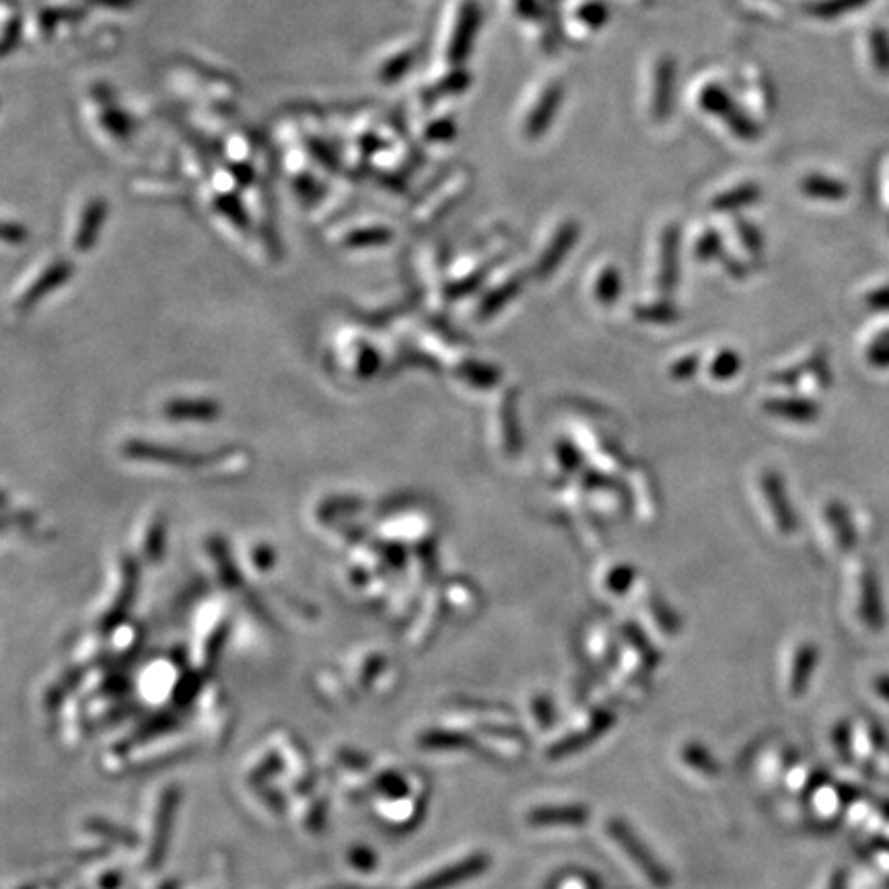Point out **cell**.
Returning a JSON list of instances; mask_svg holds the SVG:
<instances>
[{"mask_svg": "<svg viewBox=\"0 0 889 889\" xmlns=\"http://www.w3.org/2000/svg\"><path fill=\"white\" fill-rule=\"evenodd\" d=\"M764 490H766L768 501H770V505H772V509H774L772 513H776V519H778L780 529H782V531H793V529H795V519H793V513L787 509L785 492H782V486H780L778 478L772 476V474H768V476L764 478Z\"/></svg>", "mask_w": 889, "mask_h": 889, "instance_id": "obj_4", "label": "cell"}, {"mask_svg": "<svg viewBox=\"0 0 889 889\" xmlns=\"http://www.w3.org/2000/svg\"><path fill=\"white\" fill-rule=\"evenodd\" d=\"M801 188H803L805 194H809V196L815 198V200H832V202H838V200H844L846 194H848V188H846L842 182L834 180V177L817 175V173L805 177L803 184H801Z\"/></svg>", "mask_w": 889, "mask_h": 889, "instance_id": "obj_3", "label": "cell"}, {"mask_svg": "<svg viewBox=\"0 0 889 889\" xmlns=\"http://www.w3.org/2000/svg\"><path fill=\"white\" fill-rule=\"evenodd\" d=\"M655 83H657L655 103L661 105V108H665V103L669 101V91H671V66L669 64H661Z\"/></svg>", "mask_w": 889, "mask_h": 889, "instance_id": "obj_13", "label": "cell"}, {"mask_svg": "<svg viewBox=\"0 0 889 889\" xmlns=\"http://www.w3.org/2000/svg\"><path fill=\"white\" fill-rule=\"evenodd\" d=\"M581 19L589 21L591 25H599V23L606 21V9H603V5H597V3H595V5L589 7V13L581 11Z\"/></svg>", "mask_w": 889, "mask_h": 889, "instance_id": "obj_17", "label": "cell"}, {"mask_svg": "<svg viewBox=\"0 0 889 889\" xmlns=\"http://www.w3.org/2000/svg\"><path fill=\"white\" fill-rule=\"evenodd\" d=\"M871 305H875V307H889V289H883V291L875 293L871 297Z\"/></svg>", "mask_w": 889, "mask_h": 889, "instance_id": "obj_18", "label": "cell"}, {"mask_svg": "<svg viewBox=\"0 0 889 889\" xmlns=\"http://www.w3.org/2000/svg\"><path fill=\"white\" fill-rule=\"evenodd\" d=\"M595 291H597V299L601 303H614L616 297H618V291H620V276H618V272L614 268L603 270V274L599 276V282H597Z\"/></svg>", "mask_w": 889, "mask_h": 889, "instance_id": "obj_11", "label": "cell"}, {"mask_svg": "<svg viewBox=\"0 0 889 889\" xmlns=\"http://www.w3.org/2000/svg\"><path fill=\"white\" fill-rule=\"evenodd\" d=\"M614 577L616 579H610V587L614 589V591H624L630 583H632V571L628 566H620L618 571L614 573Z\"/></svg>", "mask_w": 889, "mask_h": 889, "instance_id": "obj_16", "label": "cell"}, {"mask_svg": "<svg viewBox=\"0 0 889 889\" xmlns=\"http://www.w3.org/2000/svg\"><path fill=\"white\" fill-rule=\"evenodd\" d=\"M766 408L770 410V414H778L791 420H811L815 416V408L809 402H799V400L770 402L766 404Z\"/></svg>", "mask_w": 889, "mask_h": 889, "instance_id": "obj_8", "label": "cell"}, {"mask_svg": "<svg viewBox=\"0 0 889 889\" xmlns=\"http://www.w3.org/2000/svg\"><path fill=\"white\" fill-rule=\"evenodd\" d=\"M756 196V188L754 186H739L727 194L721 196V200L717 202V206L721 208H731V206H739V204H748L752 202Z\"/></svg>", "mask_w": 889, "mask_h": 889, "instance_id": "obj_12", "label": "cell"}, {"mask_svg": "<svg viewBox=\"0 0 889 889\" xmlns=\"http://www.w3.org/2000/svg\"><path fill=\"white\" fill-rule=\"evenodd\" d=\"M869 0H826V3H820L813 7V13L822 19H836L840 15H846L850 11H859L863 9Z\"/></svg>", "mask_w": 889, "mask_h": 889, "instance_id": "obj_9", "label": "cell"}, {"mask_svg": "<svg viewBox=\"0 0 889 889\" xmlns=\"http://www.w3.org/2000/svg\"><path fill=\"white\" fill-rule=\"evenodd\" d=\"M573 239H575V227H566V229H562V231L558 233V237L552 241V245H550V250L546 252V256H542L540 270H542L544 274H548V272L558 264V260H562V256L568 252V245L573 243Z\"/></svg>", "mask_w": 889, "mask_h": 889, "instance_id": "obj_7", "label": "cell"}, {"mask_svg": "<svg viewBox=\"0 0 889 889\" xmlns=\"http://www.w3.org/2000/svg\"><path fill=\"white\" fill-rule=\"evenodd\" d=\"M813 663H815V651L811 647L801 649V653L797 655L795 667H793V694H801V690L805 688V682L809 680Z\"/></svg>", "mask_w": 889, "mask_h": 889, "instance_id": "obj_10", "label": "cell"}, {"mask_svg": "<svg viewBox=\"0 0 889 889\" xmlns=\"http://www.w3.org/2000/svg\"><path fill=\"white\" fill-rule=\"evenodd\" d=\"M675 254H678V243H675L673 231L667 233L665 237V256H663V282H671V272L675 268Z\"/></svg>", "mask_w": 889, "mask_h": 889, "instance_id": "obj_15", "label": "cell"}, {"mask_svg": "<svg viewBox=\"0 0 889 889\" xmlns=\"http://www.w3.org/2000/svg\"><path fill=\"white\" fill-rule=\"evenodd\" d=\"M869 54L873 66L881 77H889V31L883 27H873L869 31Z\"/></svg>", "mask_w": 889, "mask_h": 889, "instance_id": "obj_6", "label": "cell"}, {"mask_svg": "<svg viewBox=\"0 0 889 889\" xmlns=\"http://www.w3.org/2000/svg\"><path fill=\"white\" fill-rule=\"evenodd\" d=\"M832 889H844V887H842V883H836Z\"/></svg>", "mask_w": 889, "mask_h": 889, "instance_id": "obj_19", "label": "cell"}, {"mask_svg": "<svg viewBox=\"0 0 889 889\" xmlns=\"http://www.w3.org/2000/svg\"><path fill=\"white\" fill-rule=\"evenodd\" d=\"M608 832L614 838V842L626 852L630 857V861L643 871V875L657 887H667L671 883L669 873L665 871V867L661 863H657L651 855V850L640 842V838L620 820H610L608 822Z\"/></svg>", "mask_w": 889, "mask_h": 889, "instance_id": "obj_1", "label": "cell"}, {"mask_svg": "<svg viewBox=\"0 0 889 889\" xmlns=\"http://www.w3.org/2000/svg\"><path fill=\"white\" fill-rule=\"evenodd\" d=\"M739 369V359L735 357V354L731 352V350H725V352H721L719 357L715 359V365H713V375L715 377H731L735 371Z\"/></svg>", "mask_w": 889, "mask_h": 889, "instance_id": "obj_14", "label": "cell"}, {"mask_svg": "<svg viewBox=\"0 0 889 889\" xmlns=\"http://www.w3.org/2000/svg\"><path fill=\"white\" fill-rule=\"evenodd\" d=\"M525 820L533 828H560V826L577 828L589 820V811L583 805L540 807L529 811Z\"/></svg>", "mask_w": 889, "mask_h": 889, "instance_id": "obj_2", "label": "cell"}, {"mask_svg": "<svg viewBox=\"0 0 889 889\" xmlns=\"http://www.w3.org/2000/svg\"><path fill=\"white\" fill-rule=\"evenodd\" d=\"M558 99H560V93H558L556 87H552L550 91H546V95H544L542 101L538 103V108L531 112V118H529V122H527V128H525V130H527L529 136H538V134H542V130L550 124L552 114H554L556 105H558Z\"/></svg>", "mask_w": 889, "mask_h": 889, "instance_id": "obj_5", "label": "cell"}]
</instances>
